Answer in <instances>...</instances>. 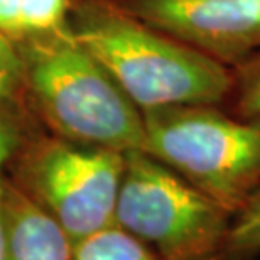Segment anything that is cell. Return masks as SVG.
<instances>
[{
	"label": "cell",
	"mask_w": 260,
	"mask_h": 260,
	"mask_svg": "<svg viewBox=\"0 0 260 260\" xmlns=\"http://www.w3.org/2000/svg\"><path fill=\"white\" fill-rule=\"evenodd\" d=\"M68 25L140 112L226 102L232 70L134 17L115 0H83Z\"/></svg>",
	"instance_id": "obj_1"
},
{
	"label": "cell",
	"mask_w": 260,
	"mask_h": 260,
	"mask_svg": "<svg viewBox=\"0 0 260 260\" xmlns=\"http://www.w3.org/2000/svg\"><path fill=\"white\" fill-rule=\"evenodd\" d=\"M24 95L49 134L71 142L128 152L144 150L142 112L71 32L19 43Z\"/></svg>",
	"instance_id": "obj_2"
},
{
	"label": "cell",
	"mask_w": 260,
	"mask_h": 260,
	"mask_svg": "<svg viewBox=\"0 0 260 260\" xmlns=\"http://www.w3.org/2000/svg\"><path fill=\"white\" fill-rule=\"evenodd\" d=\"M144 152L233 215L260 188V120L223 105H174L142 112Z\"/></svg>",
	"instance_id": "obj_3"
},
{
	"label": "cell",
	"mask_w": 260,
	"mask_h": 260,
	"mask_svg": "<svg viewBox=\"0 0 260 260\" xmlns=\"http://www.w3.org/2000/svg\"><path fill=\"white\" fill-rule=\"evenodd\" d=\"M125 154L30 127L4 162L10 183L78 242L115 225Z\"/></svg>",
	"instance_id": "obj_4"
},
{
	"label": "cell",
	"mask_w": 260,
	"mask_h": 260,
	"mask_svg": "<svg viewBox=\"0 0 260 260\" xmlns=\"http://www.w3.org/2000/svg\"><path fill=\"white\" fill-rule=\"evenodd\" d=\"M233 213L144 150L125 152L115 225L155 260H223Z\"/></svg>",
	"instance_id": "obj_5"
},
{
	"label": "cell",
	"mask_w": 260,
	"mask_h": 260,
	"mask_svg": "<svg viewBox=\"0 0 260 260\" xmlns=\"http://www.w3.org/2000/svg\"><path fill=\"white\" fill-rule=\"evenodd\" d=\"M115 4L228 70L260 54V0H115Z\"/></svg>",
	"instance_id": "obj_6"
},
{
	"label": "cell",
	"mask_w": 260,
	"mask_h": 260,
	"mask_svg": "<svg viewBox=\"0 0 260 260\" xmlns=\"http://www.w3.org/2000/svg\"><path fill=\"white\" fill-rule=\"evenodd\" d=\"M5 260H73L75 242L48 213L5 178L0 181Z\"/></svg>",
	"instance_id": "obj_7"
},
{
	"label": "cell",
	"mask_w": 260,
	"mask_h": 260,
	"mask_svg": "<svg viewBox=\"0 0 260 260\" xmlns=\"http://www.w3.org/2000/svg\"><path fill=\"white\" fill-rule=\"evenodd\" d=\"M73 260H155L137 238L112 225L75 242Z\"/></svg>",
	"instance_id": "obj_8"
},
{
	"label": "cell",
	"mask_w": 260,
	"mask_h": 260,
	"mask_svg": "<svg viewBox=\"0 0 260 260\" xmlns=\"http://www.w3.org/2000/svg\"><path fill=\"white\" fill-rule=\"evenodd\" d=\"M22 95L24 59L19 43L0 32V120L25 130L32 125L25 123V118L15 110Z\"/></svg>",
	"instance_id": "obj_9"
},
{
	"label": "cell",
	"mask_w": 260,
	"mask_h": 260,
	"mask_svg": "<svg viewBox=\"0 0 260 260\" xmlns=\"http://www.w3.org/2000/svg\"><path fill=\"white\" fill-rule=\"evenodd\" d=\"M260 257V188L232 218L225 258L257 260Z\"/></svg>",
	"instance_id": "obj_10"
},
{
	"label": "cell",
	"mask_w": 260,
	"mask_h": 260,
	"mask_svg": "<svg viewBox=\"0 0 260 260\" xmlns=\"http://www.w3.org/2000/svg\"><path fill=\"white\" fill-rule=\"evenodd\" d=\"M223 107L237 117L260 120V54L232 70V86Z\"/></svg>",
	"instance_id": "obj_11"
},
{
	"label": "cell",
	"mask_w": 260,
	"mask_h": 260,
	"mask_svg": "<svg viewBox=\"0 0 260 260\" xmlns=\"http://www.w3.org/2000/svg\"><path fill=\"white\" fill-rule=\"evenodd\" d=\"M70 12V0H22V41L66 29Z\"/></svg>",
	"instance_id": "obj_12"
},
{
	"label": "cell",
	"mask_w": 260,
	"mask_h": 260,
	"mask_svg": "<svg viewBox=\"0 0 260 260\" xmlns=\"http://www.w3.org/2000/svg\"><path fill=\"white\" fill-rule=\"evenodd\" d=\"M0 32L15 43L24 39L22 0H0Z\"/></svg>",
	"instance_id": "obj_13"
},
{
	"label": "cell",
	"mask_w": 260,
	"mask_h": 260,
	"mask_svg": "<svg viewBox=\"0 0 260 260\" xmlns=\"http://www.w3.org/2000/svg\"><path fill=\"white\" fill-rule=\"evenodd\" d=\"M20 130L10 125L7 122L0 120V181H2V171L4 162L10 154V149L14 147L15 140L19 139ZM0 260H5V245H4V228H2V218H0Z\"/></svg>",
	"instance_id": "obj_14"
}]
</instances>
